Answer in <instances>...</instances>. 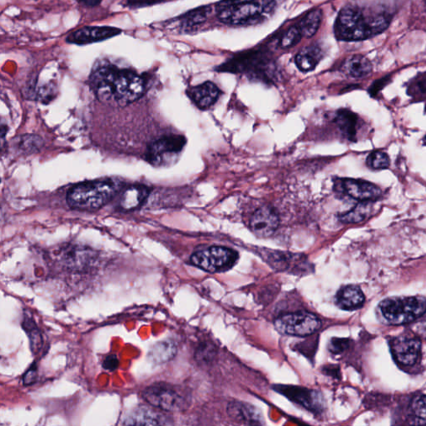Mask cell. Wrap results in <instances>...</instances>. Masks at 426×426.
Returning a JSON list of instances; mask_svg holds the SVG:
<instances>
[{
  "instance_id": "4fadbf2b",
  "label": "cell",
  "mask_w": 426,
  "mask_h": 426,
  "mask_svg": "<svg viewBox=\"0 0 426 426\" xmlns=\"http://www.w3.org/2000/svg\"><path fill=\"white\" fill-rule=\"evenodd\" d=\"M337 185L346 196L362 202L377 200L382 193L380 187L363 180L340 179Z\"/></svg>"
},
{
  "instance_id": "83f0119b",
  "label": "cell",
  "mask_w": 426,
  "mask_h": 426,
  "mask_svg": "<svg viewBox=\"0 0 426 426\" xmlns=\"http://www.w3.org/2000/svg\"><path fill=\"white\" fill-rule=\"evenodd\" d=\"M209 11L208 8H200V9L191 10L182 16L173 19L171 22L178 23V28H193L206 21Z\"/></svg>"
},
{
  "instance_id": "e575fe53",
  "label": "cell",
  "mask_w": 426,
  "mask_h": 426,
  "mask_svg": "<svg viewBox=\"0 0 426 426\" xmlns=\"http://www.w3.org/2000/svg\"><path fill=\"white\" fill-rule=\"evenodd\" d=\"M42 144L41 139L37 138L36 136H26V138H23L21 143V150L23 152H34L35 150H40Z\"/></svg>"
},
{
  "instance_id": "7c38bea8",
  "label": "cell",
  "mask_w": 426,
  "mask_h": 426,
  "mask_svg": "<svg viewBox=\"0 0 426 426\" xmlns=\"http://www.w3.org/2000/svg\"><path fill=\"white\" fill-rule=\"evenodd\" d=\"M275 390L311 412H320L323 408L322 394L316 390L292 386H276Z\"/></svg>"
},
{
  "instance_id": "6da1fadb",
  "label": "cell",
  "mask_w": 426,
  "mask_h": 426,
  "mask_svg": "<svg viewBox=\"0 0 426 426\" xmlns=\"http://www.w3.org/2000/svg\"><path fill=\"white\" fill-rule=\"evenodd\" d=\"M89 84L97 99L105 104L126 106L146 91L145 79L128 69H120L106 60H97L89 77Z\"/></svg>"
},
{
  "instance_id": "836d02e7",
  "label": "cell",
  "mask_w": 426,
  "mask_h": 426,
  "mask_svg": "<svg viewBox=\"0 0 426 426\" xmlns=\"http://www.w3.org/2000/svg\"><path fill=\"white\" fill-rule=\"evenodd\" d=\"M409 93L412 96H426V72L421 73L410 82Z\"/></svg>"
},
{
  "instance_id": "9a60e30c",
  "label": "cell",
  "mask_w": 426,
  "mask_h": 426,
  "mask_svg": "<svg viewBox=\"0 0 426 426\" xmlns=\"http://www.w3.org/2000/svg\"><path fill=\"white\" fill-rule=\"evenodd\" d=\"M280 219L274 209L263 206L257 209L250 219V229L258 237H269L279 228Z\"/></svg>"
},
{
  "instance_id": "ab89813d",
  "label": "cell",
  "mask_w": 426,
  "mask_h": 426,
  "mask_svg": "<svg viewBox=\"0 0 426 426\" xmlns=\"http://www.w3.org/2000/svg\"><path fill=\"white\" fill-rule=\"evenodd\" d=\"M119 365V361L115 355H108V357L104 359L103 363L104 368L109 371L115 370L118 368Z\"/></svg>"
},
{
  "instance_id": "4316f807",
  "label": "cell",
  "mask_w": 426,
  "mask_h": 426,
  "mask_svg": "<svg viewBox=\"0 0 426 426\" xmlns=\"http://www.w3.org/2000/svg\"><path fill=\"white\" fill-rule=\"evenodd\" d=\"M322 11L316 9L305 15L298 25L303 37L311 38L318 32L322 23Z\"/></svg>"
},
{
  "instance_id": "7bdbcfd3",
  "label": "cell",
  "mask_w": 426,
  "mask_h": 426,
  "mask_svg": "<svg viewBox=\"0 0 426 426\" xmlns=\"http://www.w3.org/2000/svg\"><path fill=\"white\" fill-rule=\"evenodd\" d=\"M422 334H423L424 337L426 338V329L425 330L424 333H422Z\"/></svg>"
},
{
  "instance_id": "7402d4cb",
  "label": "cell",
  "mask_w": 426,
  "mask_h": 426,
  "mask_svg": "<svg viewBox=\"0 0 426 426\" xmlns=\"http://www.w3.org/2000/svg\"><path fill=\"white\" fill-rule=\"evenodd\" d=\"M335 123L346 139L351 142L357 141L359 119L355 113L348 109H341L335 116Z\"/></svg>"
},
{
  "instance_id": "8fae6325",
  "label": "cell",
  "mask_w": 426,
  "mask_h": 426,
  "mask_svg": "<svg viewBox=\"0 0 426 426\" xmlns=\"http://www.w3.org/2000/svg\"><path fill=\"white\" fill-rule=\"evenodd\" d=\"M122 32V29L115 28V27H83L69 34L66 38V42L71 45H88L109 40V38L118 36Z\"/></svg>"
},
{
  "instance_id": "2e32d148",
  "label": "cell",
  "mask_w": 426,
  "mask_h": 426,
  "mask_svg": "<svg viewBox=\"0 0 426 426\" xmlns=\"http://www.w3.org/2000/svg\"><path fill=\"white\" fill-rule=\"evenodd\" d=\"M125 425H171V418L158 412L157 408L141 406L125 418Z\"/></svg>"
},
{
  "instance_id": "3957f363",
  "label": "cell",
  "mask_w": 426,
  "mask_h": 426,
  "mask_svg": "<svg viewBox=\"0 0 426 426\" xmlns=\"http://www.w3.org/2000/svg\"><path fill=\"white\" fill-rule=\"evenodd\" d=\"M217 71L244 74L252 80L272 84L279 76L276 62L263 49L250 50L230 58Z\"/></svg>"
},
{
  "instance_id": "74e56055",
  "label": "cell",
  "mask_w": 426,
  "mask_h": 426,
  "mask_svg": "<svg viewBox=\"0 0 426 426\" xmlns=\"http://www.w3.org/2000/svg\"><path fill=\"white\" fill-rule=\"evenodd\" d=\"M215 353L212 346L202 345L198 348L196 353V358L198 361L206 362L210 361V359H212Z\"/></svg>"
},
{
  "instance_id": "30bf717a",
  "label": "cell",
  "mask_w": 426,
  "mask_h": 426,
  "mask_svg": "<svg viewBox=\"0 0 426 426\" xmlns=\"http://www.w3.org/2000/svg\"><path fill=\"white\" fill-rule=\"evenodd\" d=\"M186 144L185 137L165 136L152 143L147 148V160L155 167H166L177 161Z\"/></svg>"
},
{
  "instance_id": "8992f818",
  "label": "cell",
  "mask_w": 426,
  "mask_h": 426,
  "mask_svg": "<svg viewBox=\"0 0 426 426\" xmlns=\"http://www.w3.org/2000/svg\"><path fill=\"white\" fill-rule=\"evenodd\" d=\"M384 318L392 325H403L420 318L426 312V300L421 296L390 298L381 303Z\"/></svg>"
},
{
  "instance_id": "5bb4252c",
  "label": "cell",
  "mask_w": 426,
  "mask_h": 426,
  "mask_svg": "<svg viewBox=\"0 0 426 426\" xmlns=\"http://www.w3.org/2000/svg\"><path fill=\"white\" fill-rule=\"evenodd\" d=\"M394 358L403 366L415 365L420 358L421 342L419 339L410 335H401L390 343Z\"/></svg>"
},
{
  "instance_id": "f1b7e54d",
  "label": "cell",
  "mask_w": 426,
  "mask_h": 426,
  "mask_svg": "<svg viewBox=\"0 0 426 426\" xmlns=\"http://www.w3.org/2000/svg\"><path fill=\"white\" fill-rule=\"evenodd\" d=\"M409 419L414 425H426L425 394H418L412 399L409 408Z\"/></svg>"
},
{
  "instance_id": "d6a6232c",
  "label": "cell",
  "mask_w": 426,
  "mask_h": 426,
  "mask_svg": "<svg viewBox=\"0 0 426 426\" xmlns=\"http://www.w3.org/2000/svg\"><path fill=\"white\" fill-rule=\"evenodd\" d=\"M23 326L26 330L27 333L29 334L31 346L33 348L34 353L36 354L37 351L40 349L43 345V340L40 334V332L38 331L34 322L28 318L25 319V324H23Z\"/></svg>"
},
{
  "instance_id": "cb8c5ba5",
  "label": "cell",
  "mask_w": 426,
  "mask_h": 426,
  "mask_svg": "<svg viewBox=\"0 0 426 426\" xmlns=\"http://www.w3.org/2000/svg\"><path fill=\"white\" fill-rule=\"evenodd\" d=\"M150 190L143 185H134L125 190L120 199V208L124 211H134L140 208L150 196Z\"/></svg>"
},
{
  "instance_id": "ee69618b",
  "label": "cell",
  "mask_w": 426,
  "mask_h": 426,
  "mask_svg": "<svg viewBox=\"0 0 426 426\" xmlns=\"http://www.w3.org/2000/svg\"><path fill=\"white\" fill-rule=\"evenodd\" d=\"M425 113H426V106H425Z\"/></svg>"
},
{
  "instance_id": "277c9868",
  "label": "cell",
  "mask_w": 426,
  "mask_h": 426,
  "mask_svg": "<svg viewBox=\"0 0 426 426\" xmlns=\"http://www.w3.org/2000/svg\"><path fill=\"white\" fill-rule=\"evenodd\" d=\"M117 191L115 183L107 180L81 182L69 191L68 204L73 209L92 212L108 204Z\"/></svg>"
},
{
  "instance_id": "4dcf8cb0",
  "label": "cell",
  "mask_w": 426,
  "mask_h": 426,
  "mask_svg": "<svg viewBox=\"0 0 426 426\" xmlns=\"http://www.w3.org/2000/svg\"><path fill=\"white\" fill-rule=\"evenodd\" d=\"M366 163L373 170L386 169L390 166L389 156L385 152L375 151L368 156Z\"/></svg>"
},
{
  "instance_id": "52a82bcc",
  "label": "cell",
  "mask_w": 426,
  "mask_h": 426,
  "mask_svg": "<svg viewBox=\"0 0 426 426\" xmlns=\"http://www.w3.org/2000/svg\"><path fill=\"white\" fill-rule=\"evenodd\" d=\"M142 397L152 407L167 412H178L189 405L187 397L177 387L167 384H156L147 387Z\"/></svg>"
},
{
  "instance_id": "f546056e",
  "label": "cell",
  "mask_w": 426,
  "mask_h": 426,
  "mask_svg": "<svg viewBox=\"0 0 426 426\" xmlns=\"http://www.w3.org/2000/svg\"><path fill=\"white\" fill-rule=\"evenodd\" d=\"M366 202H363L350 212L342 215L340 217L341 221L344 224H359V222L365 221L370 216V205L366 204Z\"/></svg>"
},
{
  "instance_id": "d6986e66",
  "label": "cell",
  "mask_w": 426,
  "mask_h": 426,
  "mask_svg": "<svg viewBox=\"0 0 426 426\" xmlns=\"http://www.w3.org/2000/svg\"><path fill=\"white\" fill-rule=\"evenodd\" d=\"M228 416L232 419L247 425H263V417L256 408L242 402L234 401L228 407Z\"/></svg>"
},
{
  "instance_id": "9c48e42d",
  "label": "cell",
  "mask_w": 426,
  "mask_h": 426,
  "mask_svg": "<svg viewBox=\"0 0 426 426\" xmlns=\"http://www.w3.org/2000/svg\"><path fill=\"white\" fill-rule=\"evenodd\" d=\"M274 325L281 334L303 338L318 331L322 322L318 316L303 311L281 316L275 320Z\"/></svg>"
},
{
  "instance_id": "44dd1931",
  "label": "cell",
  "mask_w": 426,
  "mask_h": 426,
  "mask_svg": "<svg viewBox=\"0 0 426 426\" xmlns=\"http://www.w3.org/2000/svg\"><path fill=\"white\" fill-rule=\"evenodd\" d=\"M343 72L354 79L369 76L373 70L372 64L364 56L354 54L346 58L342 64Z\"/></svg>"
},
{
  "instance_id": "d590c367",
  "label": "cell",
  "mask_w": 426,
  "mask_h": 426,
  "mask_svg": "<svg viewBox=\"0 0 426 426\" xmlns=\"http://www.w3.org/2000/svg\"><path fill=\"white\" fill-rule=\"evenodd\" d=\"M349 339L332 338L328 345V349L332 354H341L349 346Z\"/></svg>"
},
{
  "instance_id": "1f68e13d",
  "label": "cell",
  "mask_w": 426,
  "mask_h": 426,
  "mask_svg": "<svg viewBox=\"0 0 426 426\" xmlns=\"http://www.w3.org/2000/svg\"><path fill=\"white\" fill-rule=\"evenodd\" d=\"M303 37V35L300 32L299 27L292 26L283 35L280 40L279 45L283 49L292 48V47L298 44Z\"/></svg>"
},
{
  "instance_id": "8d00e7d4",
  "label": "cell",
  "mask_w": 426,
  "mask_h": 426,
  "mask_svg": "<svg viewBox=\"0 0 426 426\" xmlns=\"http://www.w3.org/2000/svg\"><path fill=\"white\" fill-rule=\"evenodd\" d=\"M164 1L166 0H123L122 3L123 6L130 8V9H139V8L158 5Z\"/></svg>"
},
{
  "instance_id": "d4e9b609",
  "label": "cell",
  "mask_w": 426,
  "mask_h": 426,
  "mask_svg": "<svg viewBox=\"0 0 426 426\" xmlns=\"http://www.w3.org/2000/svg\"><path fill=\"white\" fill-rule=\"evenodd\" d=\"M322 58V49L318 46H307L300 51L296 57V64L303 72L312 71Z\"/></svg>"
},
{
  "instance_id": "7a4b0ae2",
  "label": "cell",
  "mask_w": 426,
  "mask_h": 426,
  "mask_svg": "<svg viewBox=\"0 0 426 426\" xmlns=\"http://www.w3.org/2000/svg\"><path fill=\"white\" fill-rule=\"evenodd\" d=\"M392 19L393 12L386 5H347L335 21V37L343 41L368 40L388 29Z\"/></svg>"
},
{
  "instance_id": "60d3db41",
  "label": "cell",
  "mask_w": 426,
  "mask_h": 426,
  "mask_svg": "<svg viewBox=\"0 0 426 426\" xmlns=\"http://www.w3.org/2000/svg\"><path fill=\"white\" fill-rule=\"evenodd\" d=\"M389 80V77H385L382 78V79L381 80H378L377 81L375 82V83L372 84V86H371L370 88V93H371V95L373 96L375 95H377V93L380 91L381 89L384 88V86H386L387 83H388Z\"/></svg>"
},
{
  "instance_id": "ffe728a7",
  "label": "cell",
  "mask_w": 426,
  "mask_h": 426,
  "mask_svg": "<svg viewBox=\"0 0 426 426\" xmlns=\"http://www.w3.org/2000/svg\"><path fill=\"white\" fill-rule=\"evenodd\" d=\"M265 259L268 261L269 264L277 269L287 270L300 268L305 263L304 257L298 254H292L283 252L270 251L265 252L263 250Z\"/></svg>"
},
{
  "instance_id": "ba28073f",
  "label": "cell",
  "mask_w": 426,
  "mask_h": 426,
  "mask_svg": "<svg viewBox=\"0 0 426 426\" xmlns=\"http://www.w3.org/2000/svg\"><path fill=\"white\" fill-rule=\"evenodd\" d=\"M238 253L224 247H210L194 252L191 263L209 273H221L233 268L238 260Z\"/></svg>"
},
{
  "instance_id": "b9f144b4",
  "label": "cell",
  "mask_w": 426,
  "mask_h": 426,
  "mask_svg": "<svg viewBox=\"0 0 426 426\" xmlns=\"http://www.w3.org/2000/svg\"><path fill=\"white\" fill-rule=\"evenodd\" d=\"M77 1L84 6L95 7L97 5H99V3L103 1V0H77Z\"/></svg>"
},
{
  "instance_id": "ac0fdd59",
  "label": "cell",
  "mask_w": 426,
  "mask_h": 426,
  "mask_svg": "<svg viewBox=\"0 0 426 426\" xmlns=\"http://www.w3.org/2000/svg\"><path fill=\"white\" fill-rule=\"evenodd\" d=\"M95 253L81 248L65 249L60 257L62 264L73 271H84L95 263Z\"/></svg>"
},
{
  "instance_id": "484cf974",
  "label": "cell",
  "mask_w": 426,
  "mask_h": 426,
  "mask_svg": "<svg viewBox=\"0 0 426 426\" xmlns=\"http://www.w3.org/2000/svg\"><path fill=\"white\" fill-rule=\"evenodd\" d=\"M176 354H177V346L174 342L167 340V341L159 342L152 346L148 353V358L156 364H163L174 359Z\"/></svg>"
},
{
  "instance_id": "603a6c76",
  "label": "cell",
  "mask_w": 426,
  "mask_h": 426,
  "mask_svg": "<svg viewBox=\"0 0 426 426\" xmlns=\"http://www.w3.org/2000/svg\"><path fill=\"white\" fill-rule=\"evenodd\" d=\"M365 303V296L361 288L357 286H346L340 289L337 295V304L346 311L357 310Z\"/></svg>"
},
{
  "instance_id": "5b68a950",
  "label": "cell",
  "mask_w": 426,
  "mask_h": 426,
  "mask_svg": "<svg viewBox=\"0 0 426 426\" xmlns=\"http://www.w3.org/2000/svg\"><path fill=\"white\" fill-rule=\"evenodd\" d=\"M272 0H222L217 6L219 21L230 25L256 23L269 14Z\"/></svg>"
},
{
  "instance_id": "e0dca14e",
  "label": "cell",
  "mask_w": 426,
  "mask_h": 426,
  "mask_svg": "<svg viewBox=\"0 0 426 426\" xmlns=\"http://www.w3.org/2000/svg\"><path fill=\"white\" fill-rule=\"evenodd\" d=\"M221 90L212 82H206L204 84L195 86L187 90V95L193 102L197 107L206 110L213 106L221 95Z\"/></svg>"
},
{
  "instance_id": "f6af8a7d",
  "label": "cell",
  "mask_w": 426,
  "mask_h": 426,
  "mask_svg": "<svg viewBox=\"0 0 426 426\" xmlns=\"http://www.w3.org/2000/svg\"><path fill=\"white\" fill-rule=\"evenodd\" d=\"M425 139H426V138H425Z\"/></svg>"
},
{
  "instance_id": "f35d334b",
  "label": "cell",
  "mask_w": 426,
  "mask_h": 426,
  "mask_svg": "<svg viewBox=\"0 0 426 426\" xmlns=\"http://www.w3.org/2000/svg\"><path fill=\"white\" fill-rule=\"evenodd\" d=\"M38 370L37 367L35 365L30 367V368L26 371L25 376H23V381L25 386H30L34 384L37 381Z\"/></svg>"
}]
</instances>
